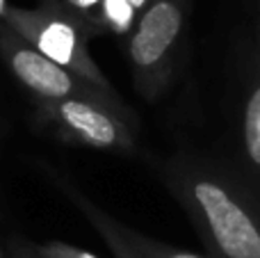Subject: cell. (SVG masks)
<instances>
[{
  "label": "cell",
  "mask_w": 260,
  "mask_h": 258,
  "mask_svg": "<svg viewBox=\"0 0 260 258\" xmlns=\"http://www.w3.org/2000/svg\"><path fill=\"white\" fill-rule=\"evenodd\" d=\"M169 192L187 210L215 258H260V213L215 169L176 155L162 165Z\"/></svg>",
  "instance_id": "cell-1"
},
{
  "label": "cell",
  "mask_w": 260,
  "mask_h": 258,
  "mask_svg": "<svg viewBox=\"0 0 260 258\" xmlns=\"http://www.w3.org/2000/svg\"><path fill=\"white\" fill-rule=\"evenodd\" d=\"M0 59L12 71V76L30 91L35 101H57V99H87L99 101L119 110L126 117H133L130 108L119 99L117 91L96 87L94 82L76 76L73 71L59 67L41 50H37L23 35H18L9 23L0 18Z\"/></svg>",
  "instance_id": "cell-2"
},
{
  "label": "cell",
  "mask_w": 260,
  "mask_h": 258,
  "mask_svg": "<svg viewBox=\"0 0 260 258\" xmlns=\"http://www.w3.org/2000/svg\"><path fill=\"white\" fill-rule=\"evenodd\" d=\"M35 103L37 121L67 144L112 151L121 155H130L137 149V119L126 117L110 105L87 99H57Z\"/></svg>",
  "instance_id": "cell-3"
},
{
  "label": "cell",
  "mask_w": 260,
  "mask_h": 258,
  "mask_svg": "<svg viewBox=\"0 0 260 258\" xmlns=\"http://www.w3.org/2000/svg\"><path fill=\"white\" fill-rule=\"evenodd\" d=\"M0 18L9 23L18 35L25 37L46 57L57 62L59 67L94 82L101 89L114 91V87L110 85V80L103 76V71L99 69V64L94 62L89 53L87 41L91 35L71 16L62 14L50 5H41L37 9L9 7L7 5Z\"/></svg>",
  "instance_id": "cell-4"
},
{
  "label": "cell",
  "mask_w": 260,
  "mask_h": 258,
  "mask_svg": "<svg viewBox=\"0 0 260 258\" xmlns=\"http://www.w3.org/2000/svg\"><path fill=\"white\" fill-rule=\"evenodd\" d=\"M187 0H148L128 39L133 80L144 99H155L171 73L185 25Z\"/></svg>",
  "instance_id": "cell-5"
},
{
  "label": "cell",
  "mask_w": 260,
  "mask_h": 258,
  "mask_svg": "<svg viewBox=\"0 0 260 258\" xmlns=\"http://www.w3.org/2000/svg\"><path fill=\"white\" fill-rule=\"evenodd\" d=\"M39 169L46 174V178H48V181L53 183V185L57 187L82 215H85V219L99 231V236L105 240V245L110 247V251H112L114 258H146L137 247H135V242L130 240L128 227H123L121 222H117V219H114L112 215L105 213L103 208H99L80 187H76V183H73L71 178L64 176V174L57 172V169H53L48 163H39Z\"/></svg>",
  "instance_id": "cell-6"
},
{
  "label": "cell",
  "mask_w": 260,
  "mask_h": 258,
  "mask_svg": "<svg viewBox=\"0 0 260 258\" xmlns=\"http://www.w3.org/2000/svg\"><path fill=\"white\" fill-rule=\"evenodd\" d=\"M41 3L50 5V7L59 9L62 14L71 16L91 37L108 30L103 18V0H41Z\"/></svg>",
  "instance_id": "cell-7"
},
{
  "label": "cell",
  "mask_w": 260,
  "mask_h": 258,
  "mask_svg": "<svg viewBox=\"0 0 260 258\" xmlns=\"http://www.w3.org/2000/svg\"><path fill=\"white\" fill-rule=\"evenodd\" d=\"M242 140L249 163L260 169V82L249 91V99L244 103Z\"/></svg>",
  "instance_id": "cell-8"
},
{
  "label": "cell",
  "mask_w": 260,
  "mask_h": 258,
  "mask_svg": "<svg viewBox=\"0 0 260 258\" xmlns=\"http://www.w3.org/2000/svg\"><path fill=\"white\" fill-rule=\"evenodd\" d=\"M103 18L110 32L123 35L133 25L135 7L130 5V0H103Z\"/></svg>",
  "instance_id": "cell-9"
},
{
  "label": "cell",
  "mask_w": 260,
  "mask_h": 258,
  "mask_svg": "<svg viewBox=\"0 0 260 258\" xmlns=\"http://www.w3.org/2000/svg\"><path fill=\"white\" fill-rule=\"evenodd\" d=\"M128 236H130V240L135 242V247H137L146 258H203V256L192 254V251L176 249V247H169L160 240H153V238H148V236H142V233L133 231V229H128Z\"/></svg>",
  "instance_id": "cell-10"
},
{
  "label": "cell",
  "mask_w": 260,
  "mask_h": 258,
  "mask_svg": "<svg viewBox=\"0 0 260 258\" xmlns=\"http://www.w3.org/2000/svg\"><path fill=\"white\" fill-rule=\"evenodd\" d=\"M130 5H133L135 9H144L148 5V0H130Z\"/></svg>",
  "instance_id": "cell-11"
},
{
  "label": "cell",
  "mask_w": 260,
  "mask_h": 258,
  "mask_svg": "<svg viewBox=\"0 0 260 258\" xmlns=\"http://www.w3.org/2000/svg\"><path fill=\"white\" fill-rule=\"evenodd\" d=\"M5 7H7V0H0V16H3V12H5Z\"/></svg>",
  "instance_id": "cell-12"
},
{
  "label": "cell",
  "mask_w": 260,
  "mask_h": 258,
  "mask_svg": "<svg viewBox=\"0 0 260 258\" xmlns=\"http://www.w3.org/2000/svg\"><path fill=\"white\" fill-rule=\"evenodd\" d=\"M0 258H5V256H3V251H0Z\"/></svg>",
  "instance_id": "cell-13"
}]
</instances>
